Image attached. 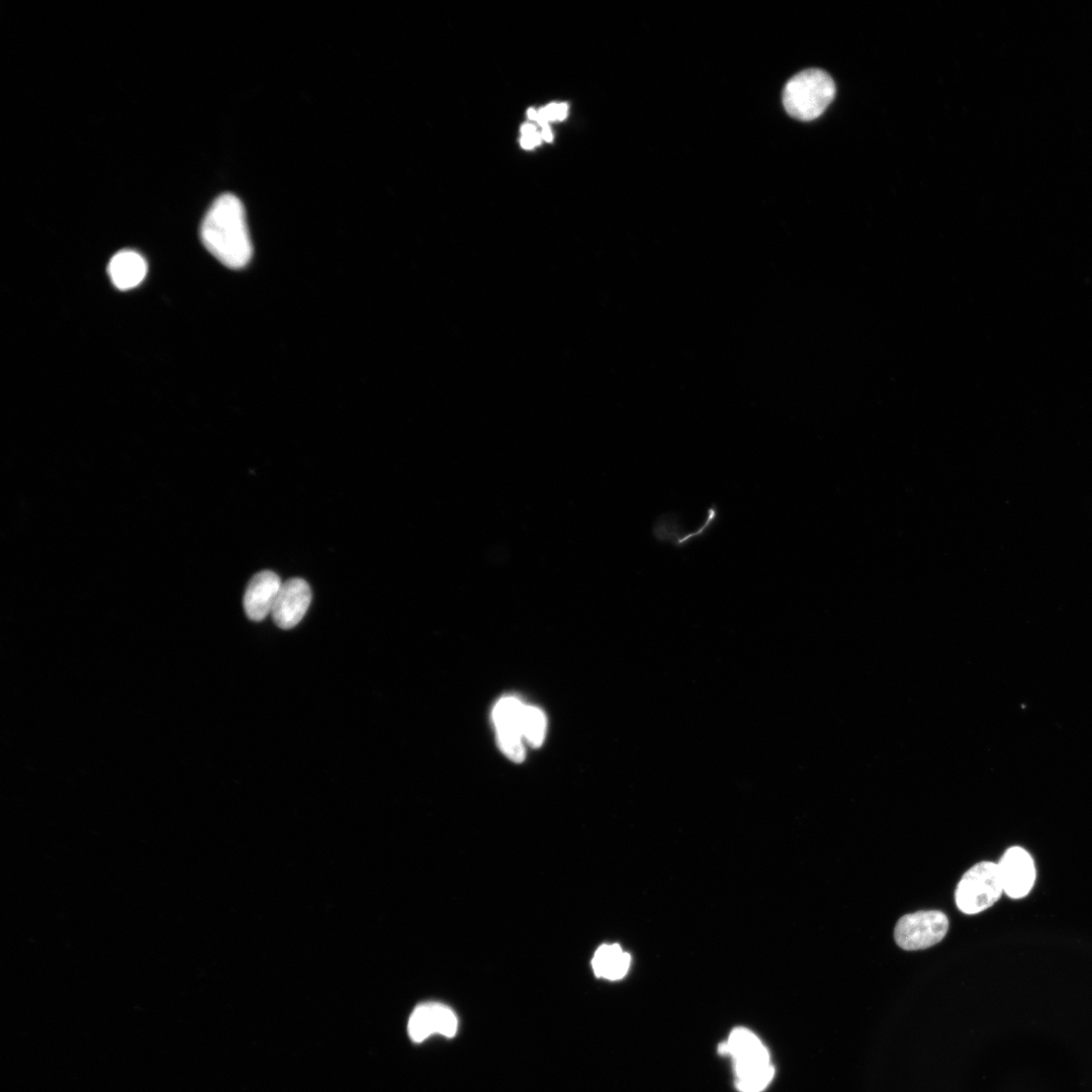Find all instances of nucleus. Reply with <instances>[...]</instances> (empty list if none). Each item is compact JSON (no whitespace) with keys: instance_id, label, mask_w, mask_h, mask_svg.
<instances>
[{"instance_id":"1a4fd4ad","label":"nucleus","mask_w":1092,"mask_h":1092,"mask_svg":"<svg viewBox=\"0 0 1092 1092\" xmlns=\"http://www.w3.org/2000/svg\"><path fill=\"white\" fill-rule=\"evenodd\" d=\"M1003 892L1010 898L1026 896L1035 881V867L1030 854L1022 847L1008 848L997 863Z\"/></svg>"},{"instance_id":"0eeeda50","label":"nucleus","mask_w":1092,"mask_h":1092,"mask_svg":"<svg viewBox=\"0 0 1092 1092\" xmlns=\"http://www.w3.org/2000/svg\"><path fill=\"white\" fill-rule=\"evenodd\" d=\"M457 1028L458 1020L454 1011L438 1002L418 1005L407 1022L408 1036L415 1042H422L435 1033L453 1037Z\"/></svg>"},{"instance_id":"7ed1b4c3","label":"nucleus","mask_w":1092,"mask_h":1092,"mask_svg":"<svg viewBox=\"0 0 1092 1092\" xmlns=\"http://www.w3.org/2000/svg\"><path fill=\"white\" fill-rule=\"evenodd\" d=\"M835 95L831 77L819 69H808L796 74L785 85L783 104L796 119L809 121L820 116Z\"/></svg>"},{"instance_id":"20e7f679","label":"nucleus","mask_w":1092,"mask_h":1092,"mask_svg":"<svg viewBox=\"0 0 1092 1092\" xmlns=\"http://www.w3.org/2000/svg\"><path fill=\"white\" fill-rule=\"evenodd\" d=\"M1003 893L998 864L980 861L969 869L956 889L957 907L965 914L980 913L991 907Z\"/></svg>"},{"instance_id":"4468645a","label":"nucleus","mask_w":1092,"mask_h":1092,"mask_svg":"<svg viewBox=\"0 0 1092 1092\" xmlns=\"http://www.w3.org/2000/svg\"><path fill=\"white\" fill-rule=\"evenodd\" d=\"M547 721L545 714L537 707L525 705L522 719V728L525 742L537 748L541 746L546 734Z\"/></svg>"},{"instance_id":"aec40b11","label":"nucleus","mask_w":1092,"mask_h":1092,"mask_svg":"<svg viewBox=\"0 0 1092 1092\" xmlns=\"http://www.w3.org/2000/svg\"><path fill=\"white\" fill-rule=\"evenodd\" d=\"M537 116H538V112H536V110H535L534 108H529V110H528V117H529L530 119H532V120H534V119L536 120V119H537Z\"/></svg>"},{"instance_id":"ddd939ff","label":"nucleus","mask_w":1092,"mask_h":1092,"mask_svg":"<svg viewBox=\"0 0 1092 1092\" xmlns=\"http://www.w3.org/2000/svg\"><path fill=\"white\" fill-rule=\"evenodd\" d=\"M630 962V954L619 944H603L596 950L592 959V967L597 977L619 980L628 972Z\"/></svg>"},{"instance_id":"9d476101","label":"nucleus","mask_w":1092,"mask_h":1092,"mask_svg":"<svg viewBox=\"0 0 1092 1092\" xmlns=\"http://www.w3.org/2000/svg\"><path fill=\"white\" fill-rule=\"evenodd\" d=\"M311 602V589L302 578L292 577L284 582L275 600L271 616L274 623L287 630L296 626Z\"/></svg>"},{"instance_id":"f03ea898","label":"nucleus","mask_w":1092,"mask_h":1092,"mask_svg":"<svg viewBox=\"0 0 1092 1092\" xmlns=\"http://www.w3.org/2000/svg\"><path fill=\"white\" fill-rule=\"evenodd\" d=\"M719 1053L731 1057L740 1092H761L774 1078L775 1068L767 1049L745 1027L734 1028L728 1039L719 1044Z\"/></svg>"},{"instance_id":"f257e3e1","label":"nucleus","mask_w":1092,"mask_h":1092,"mask_svg":"<svg viewBox=\"0 0 1092 1092\" xmlns=\"http://www.w3.org/2000/svg\"><path fill=\"white\" fill-rule=\"evenodd\" d=\"M200 238L207 251L224 266L245 267L253 248L241 200L232 193L219 195L206 211Z\"/></svg>"},{"instance_id":"a211bd4d","label":"nucleus","mask_w":1092,"mask_h":1092,"mask_svg":"<svg viewBox=\"0 0 1092 1092\" xmlns=\"http://www.w3.org/2000/svg\"><path fill=\"white\" fill-rule=\"evenodd\" d=\"M542 129H543L542 130V136L544 138V140L547 141V142H551L552 141V133H551L549 127H544Z\"/></svg>"},{"instance_id":"6e6552de","label":"nucleus","mask_w":1092,"mask_h":1092,"mask_svg":"<svg viewBox=\"0 0 1092 1092\" xmlns=\"http://www.w3.org/2000/svg\"><path fill=\"white\" fill-rule=\"evenodd\" d=\"M719 515L718 506L712 504L706 509L705 519L700 523L699 527L695 530H689L684 528L677 514L665 513L656 518L651 533L658 542L682 549L693 541L707 536L717 525Z\"/></svg>"},{"instance_id":"f3484780","label":"nucleus","mask_w":1092,"mask_h":1092,"mask_svg":"<svg viewBox=\"0 0 1092 1092\" xmlns=\"http://www.w3.org/2000/svg\"><path fill=\"white\" fill-rule=\"evenodd\" d=\"M521 145L525 149H531L534 146L531 138L530 136H524V135L521 139Z\"/></svg>"},{"instance_id":"dca6fc26","label":"nucleus","mask_w":1092,"mask_h":1092,"mask_svg":"<svg viewBox=\"0 0 1092 1092\" xmlns=\"http://www.w3.org/2000/svg\"><path fill=\"white\" fill-rule=\"evenodd\" d=\"M566 111H567V104H565V103L558 104V117H557V119L558 120L564 119L565 116H566Z\"/></svg>"},{"instance_id":"6ab92c4d","label":"nucleus","mask_w":1092,"mask_h":1092,"mask_svg":"<svg viewBox=\"0 0 1092 1092\" xmlns=\"http://www.w3.org/2000/svg\"><path fill=\"white\" fill-rule=\"evenodd\" d=\"M530 138H531L534 146L539 145L541 143V135L539 133H537V132L530 135Z\"/></svg>"},{"instance_id":"f8f14e48","label":"nucleus","mask_w":1092,"mask_h":1092,"mask_svg":"<svg viewBox=\"0 0 1092 1092\" xmlns=\"http://www.w3.org/2000/svg\"><path fill=\"white\" fill-rule=\"evenodd\" d=\"M148 270L145 258L132 250L117 252L109 261L107 272L113 285L120 290L138 286Z\"/></svg>"},{"instance_id":"39448f33","label":"nucleus","mask_w":1092,"mask_h":1092,"mask_svg":"<svg viewBox=\"0 0 1092 1092\" xmlns=\"http://www.w3.org/2000/svg\"><path fill=\"white\" fill-rule=\"evenodd\" d=\"M948 918L939 910H921L902 916L894 930L896 943L906 950H918L938 943L946 934Z\"/></svg>"},{"instance_id":"423d86ee","label":"nucleus","mask_w":1092,"mask_h":1092,"mask_svg":"<svg viewBox=\"0 0 1092 1092\" xmlns=\"http://www.w3.org/2000/svg\"><path fill=\"white\" fill-rule=\"evenodd\" d=\"M525 704L518 698L507 696L499 699L492 710V721L502 752L511 760L521 762L525 758V739L522 719Z\"/></svg>"},{"instance_id":"2eb2a0df","label":"nucleus","mask_w":1092,"mask_h":1092,"mask_svg":"<svg viewBox=\"0 0 1092 1092\" xmlns=\"http://www.w3.org/2000/svg\"><path fill=\"white\" fill-rule=\"evenodd\" d=\"M536 127L533 124L526 123L522 126V133L524 136H530L535 133Z\"/></svg>"},{"instance_id":"9b49d317","label":"nucleus","mask_w":1092,"mask_h":1092,"mask_svg":"<svg viewBox=\"0 0 1092 1092\" xmlns=\"http://www.w3.org/2000/svg\"><path fill=\"white\" fill-rule=\"evenodd\" d=\"M281 585L280 577L271 570L256 573L250 579L243 599L247 617L258 622L271 614Z\"/></svg>"}]
</instances>
